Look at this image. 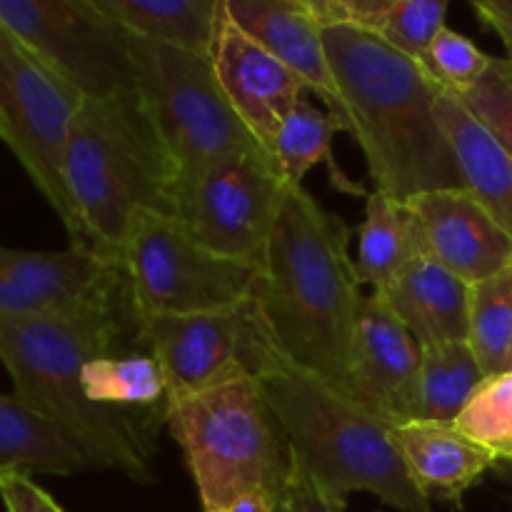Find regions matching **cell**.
Segmentation results:
<instances>
[{
  "label": "cell",
  "instance_id": "603a6c76",
  "mask_svg": "<svg viewBox=\"0 0 512 512\" xmlns=\"http://www.w3.org/2000/svg\"><path fill=\"white\" fill-rule=\"evenodd\" d=\"M138 340V338H135ZM83 390L98 408L135 415L138 410L168 408V383L145 345L135 343L133 350H110L95 355L80 370Z\"/></svg>",
  "mask_w": 512,
  "mask_h": 512
},
{
  "label": "cell",
  "instance_id": "e0dca14e",
  "mask_svg": "<svg viewBox=\"0 0 512 512\" xmlns=\"http://www.w3.org/2000/svg\"><path fill=\"white\" fill-rule=\"evenodd\" d=\"M375 295L385 300L420 345L468 340L470 285L430 255Z\"/></svg>",
  "mask_w": 512,
  "mask_h": 512
},
{
  "label": "cell",
  "instance_id": "836d02e7",
  "mask_svg": "<svg viewBox=\"0 0 512 512\" xmlns=\"http://www.w3.org/2000/svg\"><path fill=\"white\" fill-rule=\"evenodd\" d=\"M473 10L485 28L505 45V60L512 65V0H473Z\"/></svg>",
  "mask_w": 512,
  "mask_h": 512
},
{
  "label": "cell",
  "instance_id": "6da1fadb",
  "mask_svg": "<svg viewBox=\"0 0 512 512\" xmlns=\"http://www.w3.org/2000/svg\"><path fill=\"white\" fill-rule=\"evenodd\" d=\"M350 238L353 228L340 215L303 185H288L253 293L275 348L340 390L368 300Z\"/></svg>",
  "mask_w": 512,
  "mask_h": 512
},
{
  "label": "cell",
  "instance_id": "2e32d148",
  "mask_svg": "<svg viewBox=\"0 0 512 512\" xmlns=\"http://www.w3.org/2000/svg\"><path fill=\"white\" fill-rule=\"evenodd\" d=\"M230 20L268 48L285 68L293 70L305 88L323 100L325 110L348 130L343 95L330 68L323 28L305 0H225Z\"/></svg>",
  "mask_w": 512,
  "mask_h": 512
},
{
  "label": "cell",
  "instance_id": "7a4b0ae2",
  "mask_svg": "<svg viewBox=\"0 0 512 512\" xmlns=\"http://www.w3.org/2000/svg\"><path fill=\"white\" fill-rule=\"evenodd\" d=\"M323 40L348 113V133L363 150L375 190L413 200L465 188L438 120L445 90L423 65L365 30L323 28Z\"/></svg>",
  "mask_w": 512,
  "mask_h": 512
},
{
  "label": "cell",
  "instance_id": "4dcf8cb0",
  "mask_svg": "<svg viewBox=\"0 0 512 512\" xmlns=\"http://www.w3.org/2000/svg\"><path fill=\"white\" fill-rule=\"evenodd\" d=\"M393 0H305L320 28H353L378 35Z\"/></svg>",
  "mask_w": 512,
  "mask_h": 512
},
{
  "label": "cell",
  "instance_id": "3957f363",
  "mask_svg": "<svg viewBox=\"0 0 512 512\" xmlns=\"http://www.w3.org/2000/svg\"><path fill=\"white\" fill-rule=\"evenodd\" d=\"M138 330L130 310L83 315H0V363L15 398L58 425L85 450L95 468L118 470L135 483H153V443L135 415L98 408L88 400L80 370L95 355L123 348Z\"/></svg>",
  "mask_w": 512,
  "mask_h": 512
},
{
  "label": "cell",
  "instance_id": "d4e9b609",
  "mask_svg": "<svg viewBox=\"0 0 512 512\" xmlns=\"http://www.w3.org/2000/svg\"><path fill=\"white\" fill-rule=\"evenodd\" d=\"M335 130L340 123L325 108H315L308 100H300L280 123L275 135L273 155L280 165L285 183L303 185L305 175L313 168L323 165L328 170V180L335 190L348 195H365L368 190L355 183L348 173L338 165L333 155Z\"/></svg>",
  "mask_w": 512,
  "mask_h": 512
},
{
  "label": "cell",
  "instance_id": "7c38bea8",
  "mask_svg": "<svg viewBox=\"0 0 512 512\" xmlns=\"http://www.w3.org/2000/svg\"><path fill=\"white\" fill-rule=\"evenodd\" d=\"M135 338L163 370L168 405L235 380L258 378L275 345L253 298L215 313L138 318Z\"/></svg>",
  "mask_w": 512,
  "mask_h": 512
},
{
  "label": "cell",
  "instance_id": "e575fe53",
  "mask_svg": "<svg viewBox=\"0 0 512 512\" xmlns=\"http://www.w3.org/2000/svg\"><path fill=\"white\" fill-rule=\"evenodd\" d=\"M280 503H283V500L265 493V490H250V493L240 495V498L230 505L228 512H278Z\"/></svg>",
  "mask_w": 512,
  "mask_h": 512
},
{
  "label": "cell",
  "instance_id": "9a60e30c",
  "mask_svg": "<svg viewBox=\"0 0 512 512\" xmlns=\"http://www.w3.org/2000/svg\"><path fill=\"white\" fill-rule=\"evenodd\" d=\"M418 210L430 258L473 288L512 268V235L465 188L410 200Z\"/></svg>",
  "mask_w": 512,
  "mask_h": 512
},
{
  "label": "cell",
  "instance_id": "30bf717a",
  "mask_svg": "<svg viewBox=\"0 0 512 512\" xmlns=\"http://www.w3.org/2000/svg\"><path fill=\"white\" fill-rule=\"evenodd\" d=\"M0 25L83 100L138 88L133 35L95 0H0Z\"/></svg>",
  "mask_w": 512,
  "mask_h": 512
},
{
  "label": "cell",
  "instance_id": "d590c367",
  "mask_svg": "<svg viewBox=\"0 0 512 512\" xmlns=\"http://www.w3.org/2000/svg\"><path fill=\"white\" fill-rule=\"evenodd\" d=\"M508 370H512V345H510V355H508Z\"/></svg>",
  "mask_w": 512,
  "mask_h": 512
},
{
  "label": "cell",
  "instance_id": "9c48e42d",
  "mask_svg": "<svg viewBox=\"0 0 512 512\" xmlns=\"http://www.w3.org/2000/svg\"><path fill=\"white\" fill-rule=\"evenodd\" d=\"M80 105L83 95L50 73L0 25V140L58 213L70 245L85 248L65 183V153Z\"/></svg>",
  "mask_w": 512,
  "mask_h": 512
},
{
  "label": "cell",
  "instance_id": "83f0119b",
  "mask_svg": "<svg viewBox=\"0 0 512 512\" xmlns=\"http://www.w3.org/2000/svg\"><path fill=\"white\" fill-rule=\"evenodd\" d=\"M445 18H448V0H393L388 18L378 30V38H383L405 58L423 63L440 30L448 28Z\"/></svg>",
  "mask_w": 512,
  "mask_h": 512
},
{
  "label": "cell",
  "instance_id": "d6986e66",
  "mask_svg": "<svg viewBox=\"0 0 512 512\" xmlns=\"http://www.w3.org/2000/svg\"><path fill=\"white\" fill-rule=\"evenodd\" d=\"M355 270L363 285L383 293L410 265L428 258V240L418 210L410 200H398L383 190L365 198L363 223L358 225Z\"/></svg>",
  "mask_w": 512,
  "mask_h": 512
},
{
  "label": "cell",
  "instance_id": "44dd1931",
  "mask_svg": "<svg viewBox=\"0 0 512 512\" xmlns=\"http://www.w3.org/2000/svg\"><path fill=\"white\" fill-rule=\"evenodd\" d=\"M93 460L58 425L15 395L0 393V478L8 473L75 475Z\"/></svg>",
  "mask_w": 512,
  "mask_h": 512
},
{
  "label": "cell",
  "instance_id": "cb8c5ba5",
  "mask_svg": "<svg viewBox=\"0 0 512 512\" xmlns=\"http://www.w3.org/2000/svg\"><path fill=\"white\" fill-rule=\"evenodd\" d=\"M488 378L468 340L420 345L413 418L418 423L455 428V420Z\"/></svg>",
  "mask_w": 512,
  "mask_h": 512
},
{
  "label": "cell",
  "instance_id": "4316f807",
  "mask_svg": "<svg viewBox=\"0 0 512 512\" xmlns=\"http://www.w3.org/2000/svg\"><path fill=\"white\" fill-rule=\"evenodd\" d=\"M455 428L500 460L512 458V370L483 380Z\"/></svg>",
  "mask_w": 512,
  "mask_h": 512
},
{
  "label": "cell",
  "instance_id": "f1b7e54d",
  "mask_svg": "<svg viewBox=\"0 0 512 512\" xmlns=\"http://www.w3.org/2000/svg\"><path fill=\"white\" fill-rule=\"evenodd\" d=\"M490 63L493 55L483 53L473 40L458 30L443 28L420 65L445 93L463 95L480 83Z\"/></svg>",
  "mask_w": 512,
  "mask_h": 512
},
{
  "label": "cell",
  "instance_id": "5bb4252c",
  "mask_svg": "<svg viewBox=\"0 0 512 512\" xmlns=\"http://www.w3.org/2000/svg\"><path fill=\"white\" fill-rule=\"evenodd\" d=\"M210 60L225 98L230 100L245 128L273 155L280 123L305 98V83L268 48L240 30L230 20L225 5Z\"/></svg>",
  "mask_w": 512,
  "mask_h": 512
},
{
  "label": "cell",
  "instance_id": "ba28073f",
  "mask_svg": "<svg viewBox=\"0 0 512 512\" xmlns=\"http://www.w3.org/2000/svg\"><path fill=\"white\" fill-rule=\"evenodd\" d=\"M138 318L228 310L253 298L260 268L205 248L178 218L143 210L120 250Z\"/></svg>",
  "mask_w": 512,
  "mask_h": 512
},
{
  "label": "cell",
  "instance_id": "1f68e13d",
  "mask_svg": "<svg viewBox=\"0 0 512 512\" xmlns=\"http://www.w3.org/2000/svg\"><path fill=\"white\" fill-rule=\"evenodd\" d=\"M0 500L8 512H65L25 473H8L0 478Z\"/></svg>",
  "mask_w": 512,
  "mask_h": 512
},
{
  "label": "cell",
  "instance_id": "4fadbf2b",
  "mask_svg": "<svg viewBox=\"0 0 512 512\" xmlns=\"http://www.w3.org/2000/svg\"><path fill=\"white\" fill-rule=\"evenodd\" d=\"M418 370L420 343L380 295H368L350 345L343 393L393 423H410Z\"/></svg>",
  "mask_w": 512,
  "mask_h": 512
},
{
  "label": "cell",
  "instance_id": "f546056e",
  "mask_svg": "<svg viewBox=\"0 0 512 512\" xmlns=\"http://www.w3.org/2000/svg\"><path fill=\"white\" fill-rule=\"evenodd\" d=\"M458 98L512 158V65L508 60L493 58L480 83Z\"/></svg>",
  "mask_w": 512,
  "mask_h": 512
},
{
  "label": "cell",
  "instance_id": "7402d4cb",
  "mask_svg": "<svg viewBox=\"0 0 512 512\" xmlns=\"http://www.w3.org/2000/svg\"><path fill=\"white\" fill-rule=\"evenodd\" d=\"M133 38L208 55L225 0H95Z\"/></svg>",
  "mask_w": 512,
  "mask_h": 512
},
{
  "label": "cell",
  "instance_id": "8992f818",
  "mask_svg": "<svg viewBox=\"0 0 512 512\" xmlns=\"http://www.w3.org/2000/svg\"><path fill=\"white\" fill-rule=\"evenodd\" d=\"M205 512H228L240 495L265 490L283 500L295 478L285 430L255 378L205 390L165 408Z\"/></svg>",
  "mask_w": 512,
  "mask_h": 512
},
{
  "label": "cell",
  "instance_id": "8fae6325",
  "mask_svg": "<svg viewBox=\"0 0 512 512\" xmlns=\"http://www.w3.org/2000/svg\"><path fill=\"white\" fill-rule=\"evenodd\" d=\"M285 183L268 150L233 155L178 190L175 218L213 253L260 268L278 223Z\"/></svg>",
  "mask_w": 512,
  "mask_h": 512
},
{
  "label": "cell",
  "instance_id": "5b68a950",
  "mask_svg": "<svg viewBox=\"0 0 512 512\" xmlns=\"http://www.w3.org/2000/svg\"><path fill=\"white\" fill-rule=\"evenodd\" d=\"M65 183L83 245L120 263L135 215L175 218L178 165L138 88L83 100L65 153Z\"/></svg>",
  "mask_w": 512,
  "mask_h": 512
},
{
  "label": "cell",
  "instance_id": "484cf974",
  "mask_svg": "<svg viewBox=\"0 0 512 512\" xmlns=\"http://www.w3.org/2000/svg\"><path fill=\"white\" fill-rule=\"evenodd\" d=\"M468 343L488 378L508 370L512 345V268L470 288Z\"/></svg>",
  "mask_w": 512,
  "mask_h": 512
},
{
  "label": "cell",
  "instance_id": "ffe728a7",
  "mask_svg": "<svg viewBox=\"0 0 512 512\" xmlns=\"http://www.w3.org/2000/svg\"><path fill=\"white\" fill-rule=\"evenodd\" d=\"M438 120L453 145L465 190L512 235V158L458 95H440Z\"/></svg>",
  "mask_w": 512,
  "mask_h": 512
},
{
  "label": "cell",
  "instance_id": "8d00e7d4",
  "mask_svg": "<svg viewBox=\"0 0 512 512\" xmlns=\"http://www.w3.org/2000/svg\"><path fill=\"white\" fill-rule=\"evenodd\" d=\"M510 463H512V458H510Z\"/></svg>",
  "mask_w": 512,
  "mask_h": 512
},
{
  "label": "cell",
  "instance_id": "d6a6232c",
  "mask_svg": "<svg viewBox=\"0 0 512 512\" xmlns=\"http://www.w3.org/2000/svg\"><path fill=\"white\" fill-rule=\"evenodd\" d=\"M278 512H345V505L328 498L313 480L295 470L293 485H290Z\"/></svg>",
  "mask_w": 512,
  "mask_h": 512
},
{
  "label": "cell",
  "instance_id": "277c9868",
  "mask_svg": "<svg viewBox=\"0 0 512 512\" xmlns=\"http://www.w3.org/2000/svg\"><path fill=\"white\" fill-rule=\"evenodd\" d=\"M255 380L283 425L295 470L328 498L348 505V495L370 493L395 512H433L400 453L398 423L290 363L275 345Z\"/></svg>",
  "mask_w": 512,
  "mask_h": 512
},
{
  "label": "cell",
  "instance_id": "ac0fdd59",
  "mask_svg": "<svg viewBox=\"0 0 512 512\" xmlns=\"http://www.w3.org/2000/svg\"><path fill=\"white\" fill-rule=\"evenodd\" d=\"M398 445L415 485L443 503H458L480 483L488 470L500 463L495 453L470 440L458 428L433 423H400Z\"/></svg>",
  "mask_w": 512,
  "mask_h": 512
},
{
  "label": "cell",
  "instance_id": "52a82bcc",
  "mask_svg": "<svg viewBox=\"0 0 512 512\" xmlns=\"http://www.w3.org/2000/svg\"><path fill=\"white\" fill-rule=\"evenodd\" d=\"M133 55L140 95L178 165V190L220 160L263 148L225 98L208 55L138 38Z\"/></svg>",
  "mask_w": 512,
  "mask_h": 512
}]
</instances>
